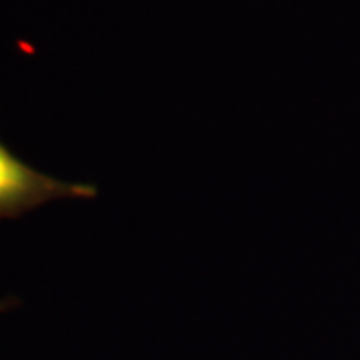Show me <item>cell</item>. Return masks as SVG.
I'll use <instances>...</instances> for the list:
<instances>
[{
  "mask_svg": "<svg viewBox=\"0 0 360 360\" xmlns=\"http://www.w3.org/2000/svg\"><path fill=\"white\" fill-rule=\"evenodd\" d=\"M96 196L92 184L65 182L28 167L0 141V219H18L52 200Z\"/></svg>",
  "mask_w": 360,
  "mask_h": 360,
  "instance_id": "1",
  "label": "cell"
},
{
  "mask_svg": "<svg viewBox=\"0 0 360 360\" xmlns=\"http://www.w3.org/2000/svg\"><path fill=\"white\" fill-rule=\"evenodd\" d=\"M2 309H4V304H2V302H0V310H2Z\"/></svg>",
  "mask_w": 360,
  "mask_h": 360,
  "instance_id": "2",
  "label": "cell"
}]
</instances>
